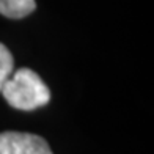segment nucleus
Returning a JSON list of instances; mask_svg holds the SVG:
<instances>
[{
	"label": "nucleus",
	"mask_w": 154,
	"mask_h": 154,
	"mask_svg": "<svg viewBox=\"0 0 154 154\" xmlns=\"http://www.w3.org/2000/svg\"><path fill=\"white\" fill-rule=\"evenodd\" d=\"M5 101L17 110H35L51 101V91L41 77L29 68H20L2 87Z\"/></svg>",
	"instance_id": "1"
},
{
	"label": "nucleus",
	"mask_w": 154,
	"mask_h": 154,
	"mask_svg": "<svg viewBox=\"0 0 154 154\" xmlns=\"http://www.w3.org/2000/svg\"><path fill=\"white\" fill-rule=\"evenodd\" d=\"M0 154H52L44 138L25 132H2Z\"/></svg>",
	"instance_id": "2"
},
{
	"label": "nucleus",
	"mask_w": 154,
	"mask_h": 154,
	"mask_svg": "<svg viewBox=\"0 0 154 154\" xmlns=\"http://www.w3.org/2000/svg\"><path fill=\"white\" fill-rule=\"evenodd\" d=\"M35 8V0H0V14L11 19L29 16Z\"/></svg>",
	"instance_id": "3"
},
{
	"label": "nucleus",
	"mask_w": 154,
	"mask_h": 154,
	"mask_svg": "<svg viewBox=\"0 0 154 154\" xmlns=\"http://www.w3.org/2000/svg\"><path fill=\"white\" fill-rule=\"evenodd\" d=\"M13 66H14V61H13L11 52L0 43V91H2L5 82L13 74Z\"/></svg>",
	"instance_id": "4"
}]
</instances>
